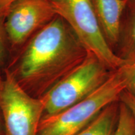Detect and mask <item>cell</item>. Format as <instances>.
Listing matches in <instances>:
<instances>
[{"label": "cell", "instance_id": "8", "mask_svg": "<svg viewBox=\"0 0 135 135\" xmlns=\"http://www.w3.org/2000/svg\"><path fill=\"white\" fill-rule=\"evenodd\" d=\"M114 53L126 62L135 60V0H127Z\"/></svg>", "mask_w": 135, "mask_h": 135}, {"label": "cell", "instance_id": "18", "mask_svg": "<svg viewBox=\"0 0 135 135\" xmlns=\"http://www.w3.org/2000/svg\"><path fill=\"white\" fill-rule=\"evenodd\" d=\"M134 61H135V60H134Z\"/></svg>", "mask_w": 135, "mask_h": 135}, {"label": "cell", "instance_id": "4", "mask_svg": "<svg viewBox=\"0 0 135 135\" xmlns=\"http://www.w3.org/2000/svg\"><path fill=\"white\" fill-rule=\"evenodd\" d=\"M51 3L56 15L66 22L83 46L110 70H117L127 63L118 58L106 43L91 0H56Z\"/></svg>", "mask_w": 135, "mask_h": 135}, {"label": "cell", "instance_id": "17", "mask_svg": "<svg viewBox=\"0 0 135 135\" xmlns=\"http://www.w3.org/2000/svg\"><path fill=\"white\" fill-rule=\"evenodd\" d=\"M1 77L2 76H0V81H1Z\"/></svg>", "mask_w": 135, "mask_h": 135}, {"label": "cell", "instance_id": "11", "mask_svg": "<svg viewBox=\"0 0 135 135\" xmlns=\"http://www.w3.org/2000/svg\"><path fill=\"white\" fill-rule=\"evenodd\" d=\"M124 66L127 76L125 90L135 97V61L127 62Z\"/></svg>", "mask_w": 135, "mask_h": 135}, {"label": "cell", "instance_id": "2", "mask_svg": "<svg viewBox=\"0 0 135 135\" xmlns=\"http://www.w3.org/2000/svg\"><path fill=\"white\" fill-rule=\"evenodd\" d=\"M124 65L113 71L100 87L80 102L58 113L43 116L38 135H75L106 106L119 100L127 83Z\"/></svg>", "mask_w": 135, "mask_h": 135}, {"label": "cell", "instance_id": "13", "mask_svg": "<svg viewBox=\"0 0 135 135\" xmlns=\"http://www.w3.org/2000/svg\"><path fill=\"white\" fill-rule=\"evenodd\" d=\"M6 33L4 28V21L0 19V65L3 63L6 53Z\"/></svg>", "mask_w": 135, "mask_h": 135}, {"label": "cell", "instance_id": "6", "mask_svg": "<svg viewBox=\"0 0 135 135\" xmlns=\"http://www.w3.org/2000/svg\"><path fill=\"white\" fill-rule=\"evenodd\" d=\"M57 16L48 0H18L4 20L6 38L18 48Z\"/></svg>", "mask_w": 135, "mask_h": 135}, {"label": "cell", "instance_id": "1", "mask_svg": "<svg viewBox=\"0 0 135 135\" xmlns=\"http://www.w3.org/2000/svg\"><path fill=\"white\" fill-rule=\"evenodd\" d=\"M88 53L70 26L57 15L30 39L15 68L8 70L25 91L40 98L76 68Z\"/></svg>", "mask_w": 135, "mask_h": 135}, {"label": "cell", "instance_id": "9", "mask_svg": "<svg viewBox=\"0 0 135 135\" xmlns=\"http://www.w3.org/2000/svg\"><path fill=\"white\" fill-rule=\"evenodd\" d=\"M119 100L101 111L89 124L75 135H114L119 113Z\"/></svg>", "mask_w": 135, "mask_h": 135}, {"label": "cell", "instance_id": "14", "mask_svg": "<svg viewBox=\"0 0 135 135\" xmlns=\"http://www.w3.org/2000/svg\"><path fill=\"white\" fill-rule=\"evenodd\" d=\"M18 0H0V19L4 20L13 4Z\"/></svg>", "mask_w": 135, "mask_h": 135}, {"label": "cell", "instance_id": "7", "mask_svg": "<svg viewBox=\"0 0 135 135\" xmlns=\"http://www.w3.org/2000/svg\"><path fill=\"white\" fill-rule=\"evenodd\" d=\"M106 43L115 52L119 40L121 20L127 0H91Z\"/></svg>", "mask_w": 135, "mask_h": 135}, {"label": "cell", "instance_id": "15", "mask_svg": "<svg viewBox=\"0 0 135 135\" xmlns=\"http://www.w3.org/2000/svg\"><path fill=\"white\" fill-rule=\"evenodd\" d=\"M49 1H50L51 3V2H53V1H56V0H48Z\"/></svg>", "mask_w": 135, "mask_h": 135}, {"label": "cell", "instance_id": "12", "mask_svg": "<svg viewBox=\"0 0 135 135\" xmlns=\"http://www.w3.org/2000/svg\"><path fill=\"white\" fill-rule=\"evenodd\" d=\"M119 101L125 104L130 110L135 123V97L124 90L119 97Z\"/></svg>", "mask_w": 135, "mask_h": 135}, {"label": "cell", "instance_id": "3", "mask_svg": "<svg viewBox=\"0 0 135 135\" xmlns=\"http://www.w3.org/2000/svg\"><path fill=\"white\" fill-rule=\"evenodd\" d=\"M113 71L88 52L76 68L40 98L44 105L43 116L58 113L88 97L109 78Z\"/></svg>", "mask_w": 135, "mask_h": 135}, {"label": "cell", "instance_id": "16", "mask_svg": "<svg viewBox=\"0 0 135 135\" xmlns=\"http://www.w3.org/2000/svg\"><path fill=\"white\" fill-rule=\"evenodd\" d=\"M1 123H0V133H1Z\"/></svg>", "mask_w": 135, "mask_h": 135}, {"label": "cell", "instance_id": "10", "mask_svg": "<svg viewBox=\"0 0 135 135\" xmlns=\"http://www.w3.org/2000/svg\"><path fill=\"white\" fill-rule=\"evenodd\" d=\"M119 113L114 135H135V123L130 110L119 101Z\"/></svg>", "mask_w": 135, "mask_h": 135}, {"label": "cell", "instance_id": "5", "mask_svg": "<svg viewBox=\"0 0 135 135\" xmlns=\"http://www.w3.org/2000/svg\"><path fill=\"white\" fill-rule=\"evenodd\" d=\"M0 111L5 135H38L43 102L25 91L8 69L0 81Z\"/></svg>", "mask_w": 135, "mask_h": 135}]
</instances>
